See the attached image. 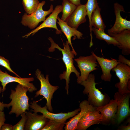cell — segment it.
Masks as SVG:
<instances>
[{
  "instance_id": "30bf717a",
  "label": "cell",
  "mask_w": 130,
  "mask_h": 130,
  "mask_svg": "<svg viewBox=\"0 0 130 130\" xmlns=\"http://www.w3.org/2000/svg\"><path fill=\"white\" fill-rule=\"evenodd\" d=\"M34 80V78L32 77L21 78L13 77L10 75L6 72H3L0 69V82L2 86L3 93L6 89V85L8 83L13 82H17L26 87L28 88L29 92L32 93L37 90L33 84L30 83Z\"/></svg>"
},
{
  "instance_id": "9c48e42d",
  "label": "cell",
  "mask_w": 130,
  "mask_h": 130,
  "mask_svg": "<svg viewBox=\"0 0 130 130\" xmlns=\"http://www.w3.org/2000/svg\"><path fill=\"white\" fill-rule=\"evenodd\" d=\"M29 107L33 110L32 111L37 113L39 112L42 114L43 116L49 119H53L58 121H66L71 117H73L80 111V108L73 111L67 113H54L49 111L46 105L43 107L38 104L37 102L34 100L30 103Z\"/></svg>"
},
{
  "instance_id": "e0dca14e",
  "label": "cell",
  "mask_w": 130,
  "mask_h": 130,
  "mask_svg": "<svg viewBox=\"0 0 130 130\" xmlns=\"http://www.w3.org/2000/svg\"><path fill=\"white\" fill-rule=\"evenodd\" d=\"M87 15L85 5L80 4L77 6L65 22L71 27L77 29L80 25L86 22Z\"/></svg>"
},
{
  "instance_id": "83f0119b",
  "label": "cell",
  "mask_w": 130,
  "mask_h": 130,
  "mask_svg": "<svg viewBox=\"0 0 130 130\" xmlns=\"http://www.w3.org/2000/svg\"><path fill=\"white\" fill-rule=\"evenodd\" d=\"M20 120L16 124L13 126V130H24V127L26 121V113L24 112L21 115Z\"/></svg>"
},
{
  "instance_id": "52a82bcc",
  "label": "cell",
  "mask_w": 130,
  "mask_h": 130,
  "mask_svg": "<svg viewBox=\"0 0 130 130\" xmlns=\"http://www.w3.org/2000/svg\"><path fill=\"white\" fill-rule=\"evenodd\" d=\"M130 93L121 94L118 91L114 95L117 104L114 124L119 125L130 115L129 100Z\"/></svg>"
},
{
  "instance_id": "d590c367",
  "label": "cell",
  "mask_w": 130,
  "mask_h": 130,
  "mask_svg": "<svg viewBox=\"0 0 130 130\" xmlns=\"http://www.w3.org/2000/svg\"><path fill=\"white\" fill-rule=\"evenodd\" d=\"M50 0L51 1H52L54 0Z\"/></svg>"
},
{
  "instance_id": "6da1fadb",
  "label": "cell",
  "mask_w": 130,
  "mask_h": 130,
  "mask_svg": "<svg viewBox=\"0 0 130 130\" xmlns=\"http://www.w3.org/2000/svg\"><path fill=\"white\" fill-rule=\"evenodd\" d=\"M48 39L51 43L50 47L48 48L49 52H53L55 49H57L61 51L62 54V59L65 64L66 70L60 74L59 77L61 80L64 79L65 80L66 86L65 89L67 94L68 95L69 84L71 74L72 72L74 73L77 78L80 75V73L76 69L73 64V58H74L75 54L72 50H71L70 45L67 41H66L65 43H63L64 48L62 49L55 43L51 38L49 37Z\"/></svg>"
},
{
  "instance_id": "d6986e66",
  "label": "cell",
  "mask_w": 130,
  "mask_h": 130,
  "mask_svg": "<svg viewBox=\"0 0 130 130\" xmlns=\"http://www.w3.org/2000/svg\"><path fill=\"white\" fill-rule=\"evenodd\" d=\"M57 20L58 21L57 22L59 26L61 32L64 33L66 36L69 43L71 47L72 51L75 55L76 56L77 53L72 45L71 38L73 36L74 39H75L76 38L79 39H80L83 37V34L77 29L69 26L66 22L61 20L58 16Z\"/></svg>"
},
{
  "instance_id": "3957f363",
  "label": "cell",
  "mask_w": 130,
  "mask_h": 130,
  "mask_svg": "<svg viewBox=\"0 0 130 130\" xmlns=\"http://www.w3.org/2000/svg\"><path fill=\"white\" fill-rule=\"evenodd\" d=\"M100 83L95 82V75L90 74L87 78L80 84L83 86L84 95H88V101L90 104L96 108L104 105L110 101V98L107 94H103L96 85Z\"/></svg>"
},
{
  "instance_id": "8fae6325",
  "label": "cell",
  "mask_w": 130,
  "mask_h": 130,
  "mask_svg": "<svg viewBox=\"0 0 130 130\" xmlns=\"http://www.w3.org/2000/svg\"><path fill=\"white\" fill-rule=\"evenodd\" d=\"M117 107L116 101L114 99H112L107 104L96 108V110L101 115V123L106 125L114 124Z\"/></svg>"
},
{
  "instance_id": "ffe728a7",
  "label": "cell",
  "mask_w": 130,
  "mask_h": 130,
  "mask_svg": "<svg viewBox=\"0 0 130 130\" xmlns=\"http://www.w3.org/2000/svg\"><path fill=\"white\" fill-rule=\"evenodd\" d=\"M101 9L98 5L93 11L91 16L92 26L104 31L106 26L104 23L100 13Z\"/></svg>"
},
{
  "instance_id": "484cf974",
  "label": "cell",
  "mask_w": 130,
  "mask_h": 130,
  "mask_svg": "<svg viewBox=\"0 0 130 130\" xmlns=\"http://www.w3.org/2000/svg\"><path fill=\"white\" fill-rule=\"evenodd\" d=\"M101 120H99L79 121L77 124L76 130H85L92 125L101 123Z\"/></svg>"
},
{
  "instance_id": "9a60e30c",
  "label": "cell",
  "mask_w": 130,
  "mask_h": 130,
  "mask_svg": "<svg viewBox=\"0 0 130 130\" xmlns=\"http://www.w3.org/2000/svg\"><path fill=\"white\" fill-rule=\"evenodd\" d=\"M91 53L95 57L102 71L101 78L105 81L110 82L112 75L110 73L112 69L120 62L118 60L111 58V59H107L103 57H99L96 55L93 52Z\"/></svg>"
},
{
  "instance_id": "7a4b0ae2",
  "label": "cell",
  "mask_w": 130,
  "mask_h": 130,
  "mask_svg": "<svg viewBox=\"0 0 130 130\" xmlns=\"http://www.w3.org/2000/svg\"><path fill=\"white\" fill-rule=\"evenodd\" d=\"M15 89V90H11L9 98L11 100L8 104V108L11 106L9 114L14 113L17 117L23 113H26V110H29V98L26 94L28 91L27 87L18 83Z\"/></svg>"
},
{
  "instance_id": "f1b7e54d",
  "label": "cell",
  "mask_w": 130,
  "mask_h": 130,
  "mask_svg": "<svg viewBox=\"0 0 130 130\" xmlns=\"http://www.w3.org/2000/svg\"><path fill=\"white\" fill-rule=\"evenodd\" d=\"M0 65L5 68L10 72L14 74L16 76L21 78L16 73L13 71L11 68L9 61L4 57L0 56Z\"/></svg>"
},
{
  "instance_id": "836d02e7",
  "label": "cell",
  "mask_w": 130,
  "mask_h": 130,
  "mask_svg": "<svg viewBox=\"0 0 130 130\" xmlns=\"http://www.w3.org/2000/svg\"><path fill=\"white\" fill-rule=\"evenodd\" d=\"M130 130V124L129 123L127 125L121 126L119 127L118 130Z\"/></svg>"
},
{
  "instance_id": "1f68e13d",
  "label": "cell",
  "mask_w": 130,
  "mask_h": 130,
  "mask_svg": "<svg viewBox=\"0 0 130 130\" xmlns=\"http://www.w3.org/2000/svg\"><path fill=\"white\" fill-rule=\"evenodd\" d=\"M13 126L11 124L4 123L2 126L1 130H13Z\"/></svg>"
},
{
  "instance_id": "4316f807",
  "label": "cell",
  "mask_w": 130,
  "mask_h": 130,
  "mask_svg": "<svg viewBox=\"0 0 130 130\" xmlns=\"http://www.w3.org/2000/svg\"><path fill=\"white\" fill-rule=\"evenodd\" d=\"M101 114L98 111L96 110L85 115L80 118L79 121H91L96 120H101Z\"/></svg>"
},
{
  "instance_id": "ac0fdd59",
  "label": "cell",
  "mask_w": 130,
  "mask_h": 130,
  "mask_svg": "<svg viewBox=\"0 0 130 130\" xmlns=\"http://www.w3.org/2000/svg\"><path fill=\"white\" fill-rule=\"evenodd\" d=\"M108 34L120 44L117 47L122 50L123 54L128 56L130 54V30L127 29L119 33Z\"/></svg>"
},
{
  "instance_id": "2e32d148",
  "label": "cell",
  "mask_w": 130,
  "mask_h": 130,
  "mask_svg": "<svg viewBox=\"0 0 130 130\" xmlns=\"http://www.w3.org/2000/svg\"><path fill=\"white\" fill-rule=\"evenodd\" d=\"M80 111L73 117L66 124L65 130H76V126L80 118L85 115L96 110V107L90 104L87 100H84L80 103Z\"/></svg>"
},
{
  "instance_id": "44dd1931",
  "label": "cell",
  "mask_w": 130,
  "mask_h": 130,
  "mask_svg": "<svg viewBox=\"0 0 130 130\" xmlns=\"http://www.w3.org/2000/svg\"><path fill=\"white\" fill-rule=\"evenodd\" d=\"M92 31L94 33L97 38L104 41L108 45L112 44L117 47L120 44L113 37L106 33L104 31L92 27Z\"/></svg>"
},
{
  "instance_id": "ba28073f",
  "label": "cell",
  "mask_w": 130,
  "mask_h": 130,
  "mask_svg": "<svg viewBox=\"0 0 130 130\" xmlns=\"http://www.w3.org/2000/svg\"><path fill=\"white\" fill-rule=\"evenodd\" d=\"M111 70L115 72L119 80L115 85L118 89V92L122 94L130 93L128 86L130 79V66L120 63Z\"/></svg>"
},
{
  "instance_id": "8992f818",
  "label": "cell",
  "mask_w": 130,
  "mask_h": 130,
  "mask_svg": "<svg viewBox=\"0 0 130 130\" xmlns=\"http://www.w3.org/2000/svg\"><path fill=\"white\" fill-rule=\"evenodd\" d=\"M74 60L77 62V66L80 72V75L77 79V82L78 84H80L85 80L91 72L99 69L96 68L99 66L98 65L96 58L92 54L86 56H80Z\"/></svg>"
},
{
  "instance_id": "5bb4252c",
  "label": "cell",
  "mask_w": 130,
  "mask_h": 130,
  "mask_svg": "<svg viewBox=\"0 0 130 130\" xmlns=\"http://www.w3.org/2000/svg\"><path fill=\"white\" fill-rule=\"evenodd\" d=\"M26 119L24 130H42L49 119L37 113L30 111L26 112Z\"/></svg>"
},
{
  "instance_id": "603a6c76",
  "label": "cell",
  "mask_w": 130,
  "mask_h": 130,
  "mask_svg": "<svg viewBox=\"0 0 130 130\" xmlns=\"http://www.w3.org/2000/svg\"><path fill=\"white\" fill-rule=\"evenodd\" d=\"M66 121H59L53 119L49 120L42 130H62Z\"/></svg>"
},
{
  "instance_id": "f546056e",
  "label": "cell",
  "mask_w": 130,
  "mask_h": 130,
  "mask_svg": "<svg viewBox=\"0 0 130 130\" xmlns=\"http://www.w3.org/2000/svg\"><path fill=\"white\" fill-rule=\"evenodd\" d=\"M118 60L120 63L127 65L130 66V60L126 59L124 56L121 54L119 55Z\"/></svg>"
},
{
  "instance_id": "277c9868",
  "label": "cell",
  "mask_w": 130,
  "mask_h": 130,
  "mask_svg": "<svg viewBox=\"0 0 130 130\" xmlns=\"http://www.w3.org/2000/svg\"><path fill=\"white\" fill-rule=\"evenodd\" d=\"M35 74L36 77L40 82L41 86L40 90L36 92L34 97H37L39 95L43 96L46 101V105L47 109L50 112H52L53 109L51 100L54 93L59 87L51 84L49 81V75L47 74L45 77L44 74L39 69L36 70Z\"/></svg>"
},
{
  "instance_id": "4dcf8cb0",
  "label": "cell",
  "mask_w": 130,
  "mask_h": 130,
  "mask_svg": "<svg viewBox=\"0 0 130 130\" xmlns=\"http://www.w3.org/2000/svg\"><path fill=\"white\" fill-rule=\"evenodd\" d=\"M5 117L4 112L0 110V130H1L2 126L5 123L6 120Z\"/></svg>"
},
{
  "instance_id": "cb8c5ba5",
  "label": "cell",
  "mask_w": 130,
  "mask_h": 130,
  "mask_svg": "<svg viewBox=\"0 0 130 130\" xmlns=\"http://www.w3.org/2000/svg\"><path fill=\"white\" fill-rule=\"evenodd\" d=\"M22 3L26 13L30 14L37 9L39 2L38 0H22Z\"/></svg>"
},
{
  "instance_id": "d6a6232c",
  "label": "cell",
  "mask_w": 130,
  "mask_h": 130,
  "mask_svg": "<svg viewBox=\"0 0 130 130\" xmlns=\"http://www.w3.org/2000/svg\"><path fill=\"white\" fill-rule=\"evenodd\" d=\"M2 91V88L0 86V93ZM5 108H8V104H4L0 101V110L3 111Z\"/></svg>"
},
{
  "instance_id": "7402d4cb",
  "label": "cell",
  "mask_w": 130,
  "mask_h": 130,
  "mask_svg": "<svg viewBox=\"0 0 130 130\" xmlns=\"http://www.w3.org/2000/svg\"><path fill=\"white\" fill-rule=\"evenodd\" d=\"M62 6V14L60 19L63 21H66L77 6L71 3L68 0H63Z\"/></svg>"
},
{
  "instance_id": "d4e9b609",
  "label": "cell",
  "mask_w": 130,
  "mask_h": 130,
  "mask_svg": "<svg viewBox=\"0 0 130 130\" xmlns=\"http://www.w3.org/2000/svg\"><path fill=\"white\" fill-rule=\"evenodd\" d=\"M87 11V15L89 19L90 34H92V28L91 23V16L92 13L95 8L98 5L97 0H88L85 4Z\"/></svg>"
},
{
  "instance_id": "7c38bea8",
  "label": "cell",
  "mask_w": 130,
  "mask_h": 130,
  "mask_svg": "<svg viewBox=\"0 0 130 130\" xmlns=\"http://www.w3.org/2000/svg\"><path fill=\"white\" fill-rule=\"evenodd\" d=\"M114 8L115 21L113 27L108 30V34L118 33L125 29L130 30V21L123 18L120 14L121 12H125L123 6L115 3L114 4Z\"/></svg>"
},
{
  "instance_id": "5b68a950",
  "label": "cell",
  "mask_w": 130,
  "mask_h": 130,
  "mask_svg": "<svg viewBox=\"0 0 130 130\" xmlns=\"http://www.w3.org/2000/svg\"><path fill=\"white\" fill-rule=\"evenodd\" d=\"M45 3V1L39 3L36 10L31 14L25 13L22 16L21 22L22 25L32 29L36 28L40 22L44 21L46 16L52 13L54 10L53 6L51 4L48 10H44L43 7Z\"/></svg>"
},
{
  "instance_id": "4fadbf2b",
  "label": "cell",
  "mask_w": 130,
  "mask_h": 130,
  "mask_svg": "<svg viewBox=\"0 0 130 130\" xmlns=\"http://www.w3.org/2000/svg\"><path fill=\"white\" fill-rule=\"evenodd\" d=\"M62 5L57 6L55 7L52 13L45 19L43 22L39 26L30 32L23 36V38H27L31 34L32 35L40 29L45 28H51L56 30V33L57 34L61 33V30L58 28L56 25L57 20L58 14L62 11Z\"/></svg>"
},
{
  "instance_id": "e575fe53",
  "label": "cell",
  "mask_w": 130,
  "mask_h": 130,
  "mask_svg": "<svg viewBox=\"0 0 130 130\" xmlns=\"http://www.w3.org/2000/svg\"><path fill=\"white\" fill-rule=\"evenodd\" d=\"M68 0L71 3L77 6H78L81 4L80 2L81 0Z\"/></svg>"
}]
</instances>
